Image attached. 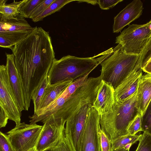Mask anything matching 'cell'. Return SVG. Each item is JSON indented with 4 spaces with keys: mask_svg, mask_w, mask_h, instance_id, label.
Masks as SVG:
<instances>
[{
    "mask_svg": "<svg viewBox=\"0 0 151 151\" xmlns=\"http://www.w3.org/2000/svg\"><path fill=\"white\" fill-rule=\"evenodd\" d=\"M11 50L28 109L33 91L47 75L55 58L51 37L48 32L36 27Z\"/></svg>",
    "mask_w": 151,
    "mask_h": 151,
    "instance_id": "1",
    "label": "cell"
},
{
    "mask_svg": "<svg viewBox=\"0 0 151 151\" xmlns=\"http://www.w3.org/2000/svg\"><path fill=\"white\" fill-rule=\"evenodd\" d=\"M111 47L94 56L80 58L68 55L55 58L47 74V85L68 81H73L89 74L113 53Z\"/></svg>",
    "mask_w": 151,
    "mask_h": 151,
    "instance_id": "2",
    "label": "cell"
},
{
    "mask_svg": "<svg viewBox=\"0 0 151 151\" xmlns=\"http://www.w3.org/2000/svg\"><path fill=\"white\" fill-rule=\"evenodd\" d=\"M139 113L137 92L123 102L116 101L111 111L108 113L99 115L101 129L111 142L128 134L129 125Z\"/></svg>",
    "mask_w": 151,
    "mask_h": 151,
    "instance_id": "3",
    "label": "cell"
},
{
    "mask_svg": "<svg viewBox=\"0 0 151 151\" xmlns=\"http://www.w3.org/2000/svg\"><path fill=\"white\" fill-rule=\"evenodd\" d=\"M140 56L126 53L118 44L112 54L100 64L101 80L110 84L115 89L133 70Z\"/></svg>",
    "mask_w": 151,
    "mask_h": 151,
    "instance_id": "4",
    "label": "cell"
},
{
    "mask_svg": "<svg viewBox=\"0 0 151 151\" xmlns=\"http://www.w3.org/2000/svg\"><path fill=\"white\" fill-rule=\"evenodd\" d=\"M151 36V29L147 24L129 25L116 38L115 43L121 45L124 52L140 55Z\"/></svg>",
    "mask_w": 151,
    "mask_h": 151,
    "instance_id": "5",
    "label": "cell"
},
{
    "mask_svg": "<svg viewBox=\"0 0 151 151\" xmlns=\"http://www.w3.org/2000/svg\"><path fill=\"white\" fill-rule=\"evenodd\" d=\"M43 127L23 122L16 125L6 135L15 151H28L36 147Z\"/></svg>",
    "mask_w": 151,
    "mask_h": 151,
    "instance_id": "6",
    "label": "cell"
},
{
    "mask_svg": "<svg viewBox=\"0 0 151 151\" xmlns=\"http://www.w3.org/2000/svg\"><path fill=\"white\" fill-rule=\"evenodd\" d=\"M34 28L19 14L9 17H0V36L7 42L11 50L25 38Z\"/></svg>",
    "mask_w": 151,
    "mask_h": 151,
    "instance_id": "7",
    "label": "cell"
},
{
    "mask_svg": "<svg viewBox=\"0 0 151 151\" xmlns=\"http://www.w3.org/2000/svg\"><path fill=\"white\" fill-rule=\"evenodd\" d=\"M0 107L16 125L21 123V112L11 90L6 66L3 65H0Z\"/></svg>",
    "mask_w": 151,
    "mask_h": 151,
    "instance_id": "8",
    "label": "cell"
},
{
    "mask_svg": "<svg viewBox=\"0 0 151 151\" xmlns=\"http://www.w3.org/2000/svg\"><path fill=\"white\" fill-rule=\"evenodd\" d=\"M66 122L51 116L43 123L42 132L36 145L37 151L51 150L58 143L65 130Z\"/></svg>",
    "mask_w": 151,
    "mask_h": 151,
    "instance_id": "9",
    "label": "cell"
},
{
    "mask_svg": "<svg viewBox=\"0 0 151 151\" xmlns=\"http://www.w3.org/2000/svg\"><path fill=\"white\" fill-rule=\"evenodd\" d=\"M100 129L99 114L92 106L88 111L81 141L80 151H101Z\"/></svg>",
    "mask_w": 151,
    "mask_h": 151,
    "instance_id": "10",
    "label": "cell"
},
{
    "mask_svg": "<svg viewBox=\"0 0 151 151\" xmlns=\"http://www.w3.org/2000/svg\"><path fill=\"white\" fill-rule=\"evenodd\" d=\"M92 104H87L77 110L66 122L65 131L69 136L75 151H80L82 136L88 111Z\"/></svg>",
    "mask_w": 151,
    "mask_h": 151,
    "instance_id": "11",
    "label": "cell"
},
{
    "mask_svg": "<svg viewBox=\"0 0 151 151\" xmlns=\"http://www.w3.org/2000/svg\"><path fill=\"white\" fill-rule=\"evenodd\" d=\"M142 70L141 63L138 60L133 70L123 82L115 89L116 101L123 102L137 92L142 76Z\"/></svg>",
    "mask_w": 151,
    "mask_h": 151,
    "instance_id": "12",
    "label": "cell"
},
{
    "mask_svg": "<svg viewBox=\"0 0 151 151\" xmlns=\"http://www.w3.org/2000/svg\"><path fill=\"white\" fill-rule=\"evenodd\" d=\"M143 9L140 0H133L128 4L114 17L113 32H121L125 27L138 18L142 14Z\"/></svg>",
    "mask_w": 151,
    "mask_h": 151,
    "instance_id": "13",
    "label": "cell"
},
{
    "mask_svg": "<svg viewBox=\"0 0 151 151\" xmlns=\"http://www.w3.org/2000/svg\"><path fill=\"white\" fill-rule=\"evenodd\" d=\"M6 65L8 80L13 95L22 112L25 110L24 96L21 81L16 68L13 54L6 53Z\"/></svg>",
    "mask_w": 151,
    "mask_h": 151,
    "instance_id": "14",
    "label": "cell"
},
{
    "mask_svg": "<svg viewBox=\"0 0 151 151\" xmlns=\"http://www.w3.org/2000/svg\"><path fill=\"white\" fill-rule=\"evenodd\" d=\"M116 101L114 89L110 84L102 80L92 106L102 115L111 111Z\"/></svg>",
    "mask_w": 151,
    "mask_h": 151,
    "instance_id": "15",
    "label": "cell"
},
{
    "mask_svg": "<svg viewBox=\"0 0 151 151\" xmlns=\"http://www.w3.org/2000/svg\"><path fill=\"white\" fill-rule=\"evenodd\" d=\"M137 106L142 115L151 100V74L141 77L137 91Z\"/></svg>",
    "mask_w": 151,
    "mask_h": 151,
    "instance_id": "16",
    "label": "cell"
},
{
    "mask_svg": "<svg viewBox=\"0 0 151 151\" xmlns=\"http://www.w3.org/2000/svg\"><path fill=\"white\" fill-rule=\"evenodd\" d=\"M73 82L68 81L47 85L41 99L38 111L48 106L57 99Z\"/></svg>",
    "mask_w": 151,
    "mask_h": 151,
    "instance_id": "17",
    "label": "cell"
},
{
    "mask_svg": "<svg viewBox=\"0 0 151 151\" xmlns=\"http://www.w3.org/2000/svg\"><path fill=\"white\" fill-rule=\"evenodd\" d=\"M26 0L18 1L15 0L11 3L6 4L7 0H0V17L7 18L19 14L21 7Z\"/></svg>",
    "mask_w": 151,
    "mask_h": 151,
    "instance_id": "18",
    "label": "cell"
},
{
    "mask_svg": "<svg viewBox=\"0 0 151 151\" xmlns=\"http://www.w3.org/2000/svg\"><path fill=\"white\" fill-rule=\"evenodd\" d=\"M74 1L76 0H55L42 12L32 20L34 22L41 21L45 17L59 11L66 4Z\"/></svg>",
    "mask_w": 151,
    "mask_h": 151,
    "instance_id": "19",
    "label": "cell"
},
{
    "mask_svg": "<svg viewBox=\"0 0 151 151\" xmlns=\"http://www.w3.org/2000/svg\"><path fill=\"white\" fill-rule=\"evenodd\" d=\"M142 134L131 135L129 134L121 136L111 142V151H114L119 148H122L129 145H132L139 141Z\"/></svg>",
    "mask_w": 151,
    "mask_h": 151,
    "instance_id": "20",
    "label": "cell"
},
{
    "mask_svg": "<svg viewBox=\"0 0 151 151\" xmlns=\"http://www.w3.org/2000/svg\"><path fill=\"white\" fill-rule=\"evenodd\" d=\"M47 84V75L32 93L31 99L34 105V113H36L39 109L41 100Z\"/></svg>",
    "mask_w": 151,
    "mask_h": 151,
    "instance_id": "21",
    "label": "cell"
},
{
    "mask_svg": "<svg viewBox=\"0 0 151 151\" xmlns=\"http://www.w3.org/2000/svg\"><path fill=\"white\" fill-rule=\"evenodd\" d=\"M52 151H75L70 139L65 130L58 144Z\"/></svg>",
    "mask_w": 151,
    "mask_h": 151,
    "instance_id": "22",
    "label": "cell"
},
{
    "mask_svg": "<svg viewBox=\"0 0 151 151\" xmlns=\"http://www.w3.org/2000/svg\"><path fill=\"white\" fill-rule=\"evenodd\" d=\"M43 0H26L19 10V14L24 18H29L34 9Z\"/></svg>",
    "mask_w": 151,
    "mask_h": 151,
    "instance_id": "23",
    "label": "cell"
},
{
    "mask_svg": "<svg viewBox=\"0 0 151 151\" xmlns=\"http://www.w3.org/2000/svg\"><path fill=\"white\" fill-rule=\"evenodd\" d=\"M142 131L151 135V100L142 115Z\"/></svg>",
    "mask_w": 151,
    "mask_h": 151,
    "instance_id": "24",
    "label": "cell"
},
{
    "mask_svg": "<svg viewBox=\"0 0 151 151\" xmlns=\"http://www.w3.org/2000/svg\"><path fill=\"white\" fill-rule=\"evenodd\" d=\"M135 151H151V135L144 132Z\"/></svg>",
    "mask_w": 151,
    "mask_h": 151,
    "instance_id": "25",
    "label": "cell"
},
{
    "mask_svg": "<svg viewBox=\"0 0 151 151\" xmlns=\"http://www.w3.org/2000/svg\"><path fill=\"white\" fill-rule=\"evenodd\" d=\"M151 59V36L140 55L139 60L142 68Z\"/></svg>",
    "mask_w": 151,
    "mask_h": 151,
    "instance_id": "26",
    "label": "cell"
},
{
    "mask_svg": "<svg viewBox=\"0 0 151 151\" xmlns=\"http://www.w3.org/2000/svg\"><path fill=\"white\" fill-rule=\"evenodd\" d=\"M142 117L140 112L129 125L127 129L128 134L135 135L138 132L142 131Z\"/></svg>",
    "mask_w": 151,
    "mask_h": 151,
    "instance_id": "27",
    "label": "cell"
},
{
    "mask_svg": "<svg viewBox=\"0 0 151 151\" xmlns=\"http://www.w3.org/2000/svg\"><path fill=\"white\" fill-rule=\"evenodd\" d=\"M55 0H43L34 9L30 14L29 18L33 19L42 12Z\"/></svg>",
    "mask_w": 151,
    "mask_h": 151,
    "instance_id": "28",
    "label": "cell"
},
{
    "mask_svg": "<svg viewBox=\"0 0 151 151\" xmlns=\"http://www.w3.org/2000/svg\"><path fill=\"white\" fill-rule=\"evenodd\" d=\"M0 151H15L6 134L0 132Z\"/></svg>",
    "mask_w": 151,
    "mask_h": 151,
    "instance_id": "29",
    "label": "cell"
},
{
    "mask_svg": "<svg viewBox=\"0 0 151 151\" xmlns=\"http://www.w3.org/2000/svg\"><path fill=\"white\" fill-rule=\"evenodd\" d=\"M100 143L101 151H111V142L101 129L100 130Z\"/></svg>",
    "mask_w": 151,
    "mask_h": 151,
    "instance_id": "30",
    "label": "cell"
},
{
    "mask_svg": "<svg viewBox=\"0 0 151 151\" xmlns=\"http://www.w3.org/2000/svg\"><path fill=\"white\" fill-rule=\"evenodd\" d=\"M123 0H98V4L102 9L107 10L113 8Z\"/></svg>",
    "mask_w": 151,
    "mask_h": 151,
    "instance_id": "31",
    "label": "cell"
},
{
    "mask_svg": "<svg viewBox=\"0 0 151 151\" xmlns=\"http://www.w3.org/2000/svg\"><path fill=\"white\" fill-rule=\"evenodd\" d=\"M9 117L6 112L0 107V127H5L6 125Z\"/></svg>",
    "mask_w": 151,
    "mask_h": 151,
    "instance_id": "32",
    "label": "cell"
},
{
    "mask_svg": "<svg viewBox=\"0 0 151 151\" xmlns=\"http://www.w3.org/2000/svg\"><path fill=\"white\" fill-rule=\"evenodd\" d=\"M142 69L143 71L151 74V59L148 62Z\"/></svg>",
    "mask_w": 151,
    "mask_h": 151,
    "instance_id": "33",
    "label": "cell"
},
{
    "mask_svg": "<svg viewBox=\"0 0 151 151\" xmlns=\"http://www.w3.org/2000/svg\"><path fill=\"white\" fill-rule=\"evenodd\" d=\"M78 3L86 2L88 4H90L93 5H95L98 4V0H77Z\"/></svg>",
    "mask_w": 151,
    "mask_h": 151,
    "instance_id": "34",
    "label": "cell"
},
{
    "mask_svg": "<svg viewBox=\"0 0 151 151\" xmlns=\"http://www.w3.org/2000/svg\"><path fill=\"white\" fill-rule=\"evenodd\" d=\"M131 145H128L124 147L116 149L114 151H129V148Z\"/></svg>",
    "mask_w": 151,
    "mask_h": 151,
    "instance_id": "35",
    "label": "cell"
},
{
    "mask_svg": "<svg viewBox=\"0 0 151 151\" xmlns=\"http://www.w3.org/2000/svg\"><path fill=\"white\" fill-rule=\"evenodd\" d=\"M146 24L149 26L151 29V19L149 22H147Z\"/></svg>",
    "mask_w": 151,
    "mask_h": 151,
    "instance_id": "36",
    "label": "cell"
},
{
    "mask_svg": "<svg viewBox=\"0 0 151 151\" xmlns=\"http://www.w3.org/2000/svg\"><path fill=\"white\" fill-rule=\"evenodd\" d=\"M28 151H37L36 149V148L35 147L33 148H32V149L29 150Z\"/></svg>",
    "mask_w": 151,
    "mask_h": 151,
    "instance_id": "37",
    "label": "cell"
},
{
    "mask_svg": "<svg viewBox=\"0 0 151 151\" xmlns=\"http://www.w3.org/2000/svg\"><path fill=\"white\" fill-rule=\"evenodd\" d=\"M46 151H52V150H46Z\"/></svg>",
    "mask_w": 151,
    "mask_h": 151,
    "instance_id": "38",
    "label": "cell"
}]
</instances>
